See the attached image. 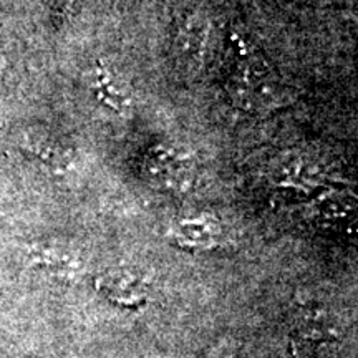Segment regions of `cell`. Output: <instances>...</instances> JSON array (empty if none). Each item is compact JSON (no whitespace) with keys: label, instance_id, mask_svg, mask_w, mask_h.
<instances>
[{"label":"cell","instance_id":"cell-1","mask_svg":"<svg viewBox=\"0 0 358 358\" xmlns=\"http://www.w3.org/2000/svg\"><path fill=\"white\" fill-rule=\"evenodd\" d=\"M208 20H204L199 15H191L179 29L176 42L179 60L186 64L187 69H194V66L201 65L206 43H208Z\"/></svg>","mask_w":358,"mask_h":358},{"label":"cell","instance_id":"cell-2","mask_svg":"<svg viewBox=\"0 0 358 358\" xmlns=\"http://www.w3.org/2000/svg\"><path fill=\"white\" fill-rule=\"evenodd\" d=\"M150 173L155 179L176 189L187 186V161L176 151L159 150L150 156Z\"/></svg>","mask_w":358,"mask_h":358},{"label":"cell","instance_id":"cell-3","mask_svg":"<svg viewBox=\"0 0 358 358\" xmlns=\"http://www.w3.org/2000/svg\"><path fill=\"white\" fill-rule=\"evenodd\" d=\"M30 261L35 266L48 268V271L57 272L60 275L75 274L78 267V261L71 254H66L55 248H45V245L30 250Z\"/></svg>","mask_w":358,"mask_h":358},{"label":"cell","instance_id":"cell-4","mask_svg":"<svg viewBox=\"0 0 358 358\" xmlns=\"http://www.w3.org/2000/svg\"><path fill=\"white\" fill-rule=\"evenodd\" d=\"M27 146L29 150H32L34 153L47 161L48 164H53V166H66L69 164V153L62 146H58L53 143V140H45L42 136H34L30 134L27 138Z\"/></svg>","mask_w":358,"mask_h":358}]
</instances>
